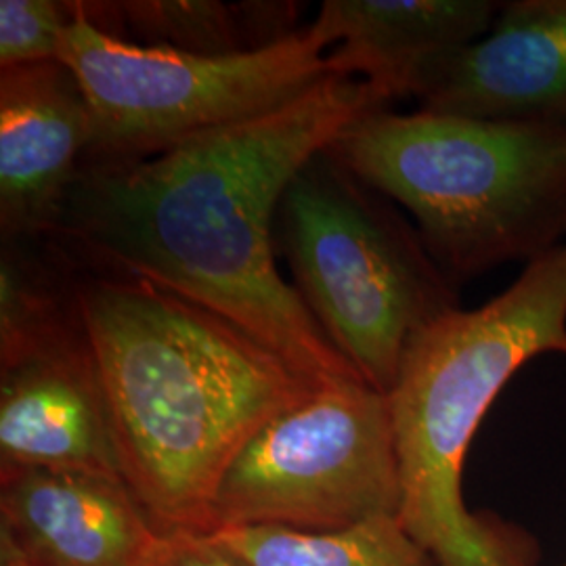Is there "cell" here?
Instances as JSON below:
<instances>
[{"label":"cell","mask_w":566,"mask_h":566,"mask_svg":"<svg viewBox=\"0 0 566 566\" xmlns=\"http://www.w3.org/2000/svg\"><path fill=\"white\" fill-rule=\"evenodd\" d=\"M380 107L369 82L332 74L151 158L84 163L51 242L84 271L156 283L221 315L317 385L357 378L277 271L275 219L304 164Z\"/></svg>","instance_id":"cell-1"},{"label":"cell","mask_w":566,"mask_h":566,"mask_svg":"<svg viewBox=\"0 0 566 566\" xmlns=\"http://www.w3.org/2000/svg\"><path fill=\"white\" fill-rule=\"evenodd\" d=\"M74 294L126 485L160 531L210 533L240 449L322 385L156 283L74 269Z\"/></svg>","instance_id":"cell-2"},{"label":"cell","mask_w":566,"mask_h":566,"mask_svg":"<svg viewBox=\"0 0 566 566\" xmlns=\"http://www.w3.org/2000/svg\"><path fill=\"white\" fill-rule=\"evenodd\" d=\"M566 355V243L489 303L455 308L405 346L388 392L401 472L399 518L439 566H537L523 526L465 506L468 449L489 407L531 359Z\"/></svg>","instance_id":"cell-3"},{"label":"cell","mask_w":566,"mask_h":566,"mask_svg":"<svg viewBox=\"0 0 566 566\" xmlns=\"http://www.w3.org/2000/svg\"><path fill=\"white\" fill-rule=\"evenodd\" d=\"M325 149L413 214L458 287L565 245L566 128L380 107Z\"/></svg>","instance_id":"cell-4"},{"label":"cell","mask_w":566,"mask_h":566,"mask_svg":"<svg viewBox=\"0 0 566 566\" xmlns=\"http://www.w3.org/2000/svg\"><path fill=\"white\" fill-rule=\"evenodd\" d=\"M275 243L329 343L386 395L407 343L460 308L418 227L327 149L285 187Z\"/></svg>","instance_id":"cell-5"},{"label":"cell","mask_w":566,"mask_h":566,"mask_svg":"<svg viewBox=\"0 0 566 566\" xmlns=\"http://www.w3.org/2000/svg\"><path fill=\"white\" fill-rule=\"evenodd\" d=\"M63 61L93 112L84 163L151 158L206 130L277 109L332 76L308 28L240 55H191L105 34L70 2ZM82 163V164H84Z\"/></svg>","instance_id":"cell-6"},{"label":"cell","mask_w":566,"mask_h":566,"mask_svg":"<svg viewBox=\"0 0 566 566\" xmlns=\"http://www.w3.org/2000/svg\"><path fill=\"white\" fill-rule=\"evenodd\" d=\"M399 510L390 399L357 376L317 386L250 437L219 483L212 531L329 533Z\"/></svg>","instance_id":"cell-7"},{"label":"cell","mask_w":566,"mask_h":566,"mask_svg":"<svg viewBox=\"0 0 566 566\" xmlns=\"http://www.w3.org/2000/svg\"><path fill=\"white\" fill-rule=\"evenodd\" d=\"M422 112L566 128V0L502 2L481 39L426 63Z\"/></svg>","instance_id":"cell-8"},{"label":"cell","mask_w":566,"mask_h":566,"mask_svg":"<svg viewBox=\"0 0 566 566\" xmlns=\"http://www.w3.org/2000/svg\"><path fill=\"white\" fill-rule=\"evenodd\" d=\"M93 130L88 99L63 61L0 70L2 242L55 235Z\"/></svg>","instance_id":"cell-9"},{"label":"cell","mask_w":566,"mask_h":566,"mask_svg":"<svg viewBox=\"0 0 566 566\" xmlns=\"http://www.w3.org/2000/svg\"><path fill=\"white\" fill-rule=\"evenodd\" d=\"M0 455L2 468L124 479L102 380L82 325L2 367Z\"/></svg>","instance_id":"cell-10"},{"label":"cell","mask_w":566,"mask_h":566,"mask_svg":"<svg viewBox=\"0 0 566 566\" xmlns=\"http://www.w3.org/2000/svg\"><path fill=\"white\" fill-rule=\"evenodd\" d=\"M2 535L41 566H137L158 526L124 479L2 468Z\"/></svg>","instance_id":"cell-11"},{"label":"cell","mask_w":566,"mask_h":566,"mask_svg":"<svg viewBox=\"0 0 566 566\" xmlns=\"http://www.w3.org/2000/svg\"><path fill=\"white\" fill-rule=\"evenodd\" d=\"M493 0H325L308 28L336 76L369 82L386 102L411 97L426 63L485 34Z\"/></svg>","instance_id":"cell-12"},{"label":"cell","mask_w":566,"mask_h":566,"mask_svg":"<svg viewBox=\"0 0 566 566\" xmlns=\"http://www.w3.org/2000/svg\"><path fill=\"white\" fill-rule=\"evenodd\" d=\"M105 34L191 55H240L296 34L298 4L221 0L74 2Z\"/></svg>","instance_id":"cell-13"},{"label":"cell","mask_w":566,"mask_h":566,"mask_svg":"<svg viewBox=\"0 0 566 566\" xmlns=\"http://www.w3.org/2000/svg\"><path fill=\"white\" fill-rule=\"evenodd\" d=\"M36 242H2L0 254V361L28 355L81 329L74 269L63 273L65 254L53 243L49 254Z\"/></svg>","instance_id":"cell-14"},{"label":"cell","mask_w":566,"mask_h":566,"mask_svg":"<svg viewBox=\"0 0 566 566\" xmlns=\"http://www.w3.org/2000/svg\"><path fill=\"white\" fill-rule=\"evenodd\" d=\"M212 533L250 566H439L407 533L399 516H380L329 533L282 526Z\"/></svg>","instance_id":"cell-15"},{"label":"cell","mask_w":566,"mask_h":566,"mask_svg":"<svg viewBox=\"0 0 566 566\" xmlns=\"http://www.w3.org/2000/svg\"><path fill=\"white\" fill-rule=\"evenodd\" d=\"M72 21L70 2L0 0V70L60 60Z\"/></svg>","instance_id":"cell-16"},{"label":"cell","mask_w":566,"mask_h":566,"mask_svg":"<svg viewBox=\"0 0 566 566\" xmlns=\"http://www.w3.org/2000/svg\"><path fill=\"white\" fill-rule=\"evenodd\" d=\"M137 566H250L214 533L191 528L158 531Z\"/></svg>","instance_id":"cell-17"},{"label":"cell","mask_w":566,"mask_h":566,"mask_svg":"<svg viewBox=\"0 0 566 566\" xmlns=\"http://www.w3.org/2000/svg\"><path fill=\"white\" fill-rule=\"evenodd\" d=\"M0 566H41L36 565L34 560H30L25 554H21L15 544L2 535V558H0Z\"/></svg>","instance_id":"cell-18"},{"label":"cell","mask_w":566,"mask_h":566,"mask_svg":"<svg viewBox=\"0 0 566 566\" xmlns=\"http://www.w3.org/2000/svg\"><path fill=\"white\" fill-rule=\"evenodd\" d=\"M560 566H566V563H565V565H560Z\"/></svg>","instance_id":"cell-19"}]
</instances>
